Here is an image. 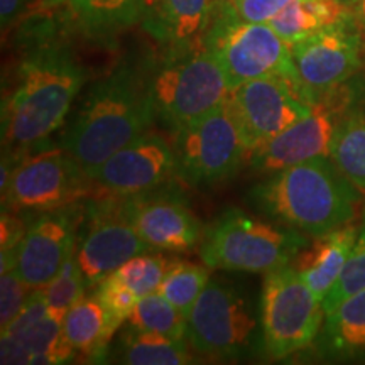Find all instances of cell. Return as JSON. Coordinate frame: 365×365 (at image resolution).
<instances>
[{
    "label": "cell",
    "mask_w": 365,
    "mask_h": 365,
    "mask_svg": "<svg viewBox=\"0 0 365 365\" xmlns=\"http://www.w3.org/2000/svg\"><path fill=\"white\" fill-rule=\"evenodd\" d=\"M85 83V73L73 54L48 44L22 59L2 102V144L22 150L43 143L65 124Z\"/></svg>",
    "instance_id": "cell-1"
},
{
    "label": "cell",
    "mask_w": 365,
    "mask_h": 365,
    "mask_svg": "<svg viewBox=\"0 0 365 365\" xmlns=\"http://www.w3.org/2000/svg\"><path fill=\"white\" fill-rule=\"evenodd\" d=\"M362 190L328 158L294 164L255 185L249 200L264 215L318 237L357 217Z\"/></svg>",
    "instance_id": "cell-2"
},
{
    "label": "cell",
    "mask_w": 365,
    "mask_h": 365,
    "mask_svg": "<svg viewBox=\"0 0 365 365\" xmlns=\"http://www.w3.org/2000/svg\"><path fill=\"white\" fill-rule=\"evenodd\" d=\"M154 117L149 83L130 68H120L88 91L61 145L91 176L118 149L145 134Z\"/></svg>",
    "instance_id": "cell-3"
},
{
    "label": "cell",
    "mask_w": 365,
    "mask_h": 365,
    "mask_svg": "<svg viewBox=\"0 0 365 365\" xmlns=\"http://www.w3.org/2000/svg\"><path fill=\"white\" fill-rule=\"evenodd\" d=\"M304 235L296 228L228 208L205 228L200 259L217 271L267 274L294 261L309 244Z\"/></svg>",
    "instance_id": "cell-4"
},
{
    "label": "cell",
    "mask_w": 365,
    "mask_h": 365,
    "mask_svg": "<svg viewBox=\"0 0 365 365\" xmlns=\"http://www.w3.org/2000/svg\"><path fill=\"white\" fill-rule=\"evenodd\" d=\"M262 346L271 359L298 354L318 339L325 308L293 264L266 274L259 307Z\"/></svg>",
    "instance_id": "cell-5"
},
{
    "label": "cell",
    "mask_w": 365,
    "mask_h": 365,
    "mask_svg": "<svg viewBox=\"0 0 365 365\" xmlns=\"http://www.w3.org/2000/svg\"><path fill=\"white\" fill-rule=\"evenodd\" d=\"M186 340L213 359H240L262 345L252 301L232 282L210 277L186 317Z\"/></svg>",
    "instance_id": "cell-6"
},
{
    "label": "cell",
    "mask_w": 365,
    "mask_h": 365,
    "mask_svg": "<svg viewBox=\"0 0 365 365\" xmlns=\"http://www.w3.org/2000/svg\"><path fill=\"white\" fill-rule=\"evenodd\" d=\"M149 91L156 117L176 132L225 102L230 88L217 56L205 48L164 65Z\"/></svg>",
    "instance_id": "cell-7"
},
{
    "label": "cell",
    "mask_w": 365,
    "mask_h": 365,
    "mask_svg": "<svg viewBox=\"0 0 365 365\" xmlns=\"http://www.w3.org/2000/svg\"><path fill=\"white\" fill-rule=\"evenodd\" d=\"M207 48L217 56L230 90L266 76H286L301 85L291 46L279 38L269 22L218 17Z\"/></svg>",
    "instance_id": "cell-8"
},
{
    "label": "cell",
    "mask_w": 365,
    "mask_h": 365,
    "mask_svg": "<svg viewBox=\"0 0 365 365\" xmlns=\"http://www.w3.org/2000/svg\"><path fill=\"white\" fill-rule=\"evenodd\" d=\"M175 150L180 176L190 185H215L234 176L249 156L227 100L176 130Z\"/></svg>",
    "instance_id": "cell-9"
},
{
    "label": "cell",
    "mask_w": 365,
    "mask_h": 365,
    "mask_svg": "<svg viewBox=\"0 0 365 365\" xmlns=\"http://www.w3.org/2000/svg\"><path fill=\"white\" fill-rule=\"evenodd\" d=\"M93 186L65 149H48L16 164L2 190V202L14 212H49L71 207L88 196Z\"/></svg>",
    "instance_id": "cell-10"
},
{
    "label": "cell",
    "mask_w": 365,
    "mask_h": 365,
    "mask_svg": "<svg viewBox=\"0 0 365 365\" xmlns=\"http://www.w3.org/2000/svg\"><path fill=\"white\" fill-rule=\"evenodd\" d=\"M227 103L249 154L307 117L313 108L303 86L286 76L247 81L228 91Z\"/></svg>",
    "instance_id": "cell-11"
},
{
    "label": "cell",
    "mask_w": 365,
    "mask_h": 365,
    "mask_svg": "<svg viewBox=\"0 0 365 365\" xmlns=\"http://www.w3.org/2000/svg\"><path fill=\"white\" fill-rule=\"evenodd\" d=\"M364 33L354 11L291 46L301 85L312 103L345 85L360 66Z\"/></svg>",
    "instance_id": "cell-12"
},
{
    "label": "cell",
    "mask_w": 365,
    "mask_h": 365,
    "mask_svg": "<svg viewBox=\"0 0 365 365\" xmlns=\"http://www.w3.org/2000/svg\"><path fill=\"white\" fill-rule=\"evenodd\" d=\"M352 91L341 85L317 100L307 117L249 154L254 170L272 175L314 158H330L333 135L352 108Z\"/></svg>",
    "instance_id": "cell-13"
},
{
    "label": "cell",
    "mask_w": 365,
    "mask_h": 365,
    "mask_svg": "<svg viewBox=\"0 0 365 365\" xmlns=\"http://www.w3.org/2000/svg\"><path fill=\"white\" fill-rule=\"evenodd\" d=\"M176 175L180 166L175 148L148 130L112 154L90 178L103 193L124 200L154 193Z\"/></svg>",
    "instance_id": "cell-14"
},
{
    "label": "cell",
    "mask_w": 365,
    "mask_h": 365,
    "mask_svg": "<svg viewBox=\"0 0 365 365\" xmlns=\"http://www.w3.org/2000/svg\"><path fill=\"white\" fill-rule=\"evenodd\" d=\"M81 222L80 208L65 207L43 212L27 227L17 250L16 269L31 291L49 284L65 262L76 252Z\"/></svg>",
    "instance_id": "cell-15"
},
{
    "label": "cell",
    "mask_w": 365,
    "mask_h": 365,
    "mask_svg": "<svg viewBox=\"0 0 365 365\" xmlns=\"http://www.w3.org/2000/svg\"><path fill=\"white\" fill-rule=\"evenodd\" d=\"M149 250L125 220L120 203L100 202L90 207L86 230L76 247V259L88 284L97 286L122 264Z\"/></svg>",
    "instance_id": "cell-16"
},
{
    "label": "cell",
    "mask_w": 365,
    "mask_h": 365,
    "mask_svg": "<svg viewBox=\"0 0 365 365\" xmlns=\"http://www.w3.org/2000/svg\"><path fill=\"white\" fill-rule=\"evenodd\" d=\"M120 210L150 250L185 252L203 239L202 222L176 196H130L120 202Z\"/></svg>",
    "instance_id": "cell-17"
},
{
    "label": "cell",
    "mask_w": 365,
    "mask_h": 365,
    "mask_svg": "<svg viewBox=\"0 0 365 365\" xmlns=\"http://www.w3.org/2000/svg\"><path fill=\"white\" fill-rule=\"evenodd\" d=\"M2 335L19 341L29 354L31 364H65L75 355L63 322L48 312L41 289L31 293L24 308L4 328Z\"/></svg>",
    "instance_id": "cell-18"
},
{
    "label": "cell",
    "mask_w": 365,
    "mask_h": 365,
    "mask_svg": "<svg viewBox=\"0 0 365 365\" xmlns=\"http://www.w3.org/2000/svg\"><path fill=\"white\" fill-rule=\"evenodd\" d=\"M357 235L359 227L349 223L314 237V240L294 257V269L322 301L340 279Z\"/></svg>",
    "instance_id": "cell-19"
},
{
    "label": "cell",
    "mask_w": 365,
    "mask_h": 365,
    "mask_svg": "<svg viewBox=\"0 0 365 365\" xmlns=\"http://www.w3.org/2000/svg\"><path fill=\"white\" fill-rule=\"evenodd\" d=\"M210 0H143V19L154 36L185 44L203 33L210 21Z\"/></svg>",
    "instance_id": "cell-20"
},
{
    "label": "cell",
    "mask_w": 365,
    "mask_h": 365,
    "mask_svg": "<svg viewBox=\"0 0 365 365\" xmlns=\"http://www.w3.org/2000/svg\"><path fill=\"white\" fill-rule=\"evenodd\" d=\"M318 345L328 357L354 359L365 355V287L325 314Z\"/></svg>",
    "instance_id": "cell-21"
},
{
    "label": "cell",
    "mask_w": 365,
    "mask_h": 365,
    "mask_svg": "<svg viewBox=\"0 0 365 365\" xmlns=\"http://www.w3.org/2000/svg\"><path fill=\"white\" fill-rule=\"evenodd\" d=\"M118 327L95 296H83L63 319V330L73 350L85 357H100Z\"/></svg>",
    "instance_id": "cell-22"
},
{
    "label": "cell",
    "mask_w": 365,
    "mask_h": 365,
    "mask_svg": "<svg viewBox=\"0 0 365 365\" xmlns=\"http://www.w3.org/2000/svg\"><path fill=\"white\" fill-rule=\"evenodd\" d=\"M352 11L339 0H291L269 21L287 46L309 38L323 27L335 24Z\"/></svg>",
    "instance_id": "cell-23"
},
{
    "label": "cell",
    "mask_w": 365,
    "mask_h": 365,
    "mask_svg": "<svg viewBox=\"0 0 365 365\" xmlns=\"http://www.w3.org/2000/svg\"><path fill=\"white\" fill-rule=\"evenodd\" d=\"M91 34H112L143 19V0H49Z\"/></svg>",
    "instance_id": "cell-24"
},
{
    "label": "cell",
    "mask_w": 365,
    "mask_h": 365,
    "mask_svg": "<svg viewBox=\"0 0 365 365\" xmlns=\"http://www.w3.org/2000/svg\"><path fill=\"white\" fill-rule=\"evenodd\" d=\"M186 339L132 328L118 341V359L130 365H181L193 360Z\"/></svg>",
    "instance_id": "cell-25"
},
{
    "label": "cell",
    "mask_w": 365,
    "mask_h": 365,
    "mask_svg": "<svg viewBox=\"0 0 365 365\" xmlns=\"http://www.w3.org/2000/svg\"><path fill=\"white\" fill-rule=\"evenodd\" d=\"M330 159L359 190L365 191V112L350 108L345 113L333 135Z\"/></svg>",
    "instance_id": "cell-26"
},
{
    "label": "cell",
    "mask_w": 365,
    "mask_h": 365,
    "mask_svg": "<svg viewBox=\"0 0 365 365\" xmlns=\"http://www.w3.org/2000/svg\"><path fill=\"white\" fill-rule=\"evenodd\" d=\"M208 281L210 267L207 264L171 261L163 284L159 287V293L170 299L185 317H188Z\"/></svg>",
    "instance_id": "cell-27"
},
{
    "label": "cell",
    "mask_w": 365,
    "mask_h": 365,
    "mask_svg": "<svg viewBox=\"0 0 365 365\" xmlns=\"http://www.w3.org/2000/svg\"><path fill=\"white\" fill-rule=\"evenodd\" d=\"M129 323L137 330L163 333L173 339H186V317L159 291L139 298L132 309Z\"/></svg>",
    "instance_id": "cell-28"
},
{
    "label": "cell",
    "mask_w": 365,
    "mask_h": 365,
    "mask_svg": "<svg viewBox=\"0 0 365 365\" xmlns=\"http://www.w3.org/2000/svg\"><path fill=\"white\" fill-rule=\"evenodd\" d=\"M86 284L88 282L75 252L56 274V277L41 289L51 317L63 322L66 313L85 296Z\"/></svg>",
    "instance_id": "cell-29"
},
{
    "label": "cell",
    "mask_w": 365,
    "mask_h": 365,
    "mask_svg": "<svg viewBox=\"0 0 365 365\" xmlns=\"http://www.w3.org/2000/svg\"><path fill=\"white\" fill-rule=\"evenodd\" d=\"M171 261L159 254H139L112 272L137 298L158 293Z\"/></svg>",
    "instance_id": "cell-30"
},
{
    "label": "cell",
    "mask_w": 365,
    "mask_h": 365,
    "mask_svg": "<svg viewBox=\"0 0 365 365\" xmlns=\"http://www.w3.org/2000/svg\"><path fill=\"white\" fill-rule=\"evenodd\" d=\"M365 287V212L362 223L359 227V235L355 240V245L350 252L349 261L345 264L344 272H341L340 279L336 284L331 287L330 293L323 299V308L325 313L330 312L345 298L352 296Z\"/></svg>",
    "instance_id": "cell-31"
},
{
    "label": "cell",
    "mask_w": 365,
    "mask_h": 365,
    "mask_svg": "<svg viewBox=\"0 0 365 365\" xmlns=\"http://www.w3.org/2000/svg\"><path fill=\"white\" fill-rule=\"evenodd\" d=\"M93 296L112 314V318L115 319L118 325H122L125 319H129L132 309H134L135 303L139 301V298L132 293L129 287L122 284L113 274L98 282Z\"/></svg>",
    "instance_id": "cell-32"
},
{
    "label": "cell",
    "mask_w": 365,
    "mask_h": 365,
    "mask_svg": "<svg viewBox=\"0 0 365 365\" xmlns=\"http://www.w3.org/2000/svg\"><path fill=\"white\" fill-rule=\"evenodd\" d=\"M33 291L22 281L16 267L0 272V327L2 330L21 313Z\"/></svg>",
    "instance_id": "cell-33"
},
{
    "label": "cell",
    "mask_w": 365,
    "mask_h": 365,
    "mask_svg": "<svg viewBox=\"0 0 365 365\" xmlns=\"http://www.w3.org/2000/svg\"><path fill=\"white\" fill-rule=\"evenodd\" d=\"M291 0H220V17L242 22H269Z\"/></svg>",
    "instance_id": "cell-34"
},
{
    "label": "cell",
    "mask_w": 365,
    "mask_h": 365,
    "mask_svg": "<svg viewBox=\"0 0 365 365\" xmlns=\"http://www.w3.org/2000/svg\"><path fill=\"white\" fill-rule=\"evenodd\" d=\"M2 239H0V244H2V252H0V272H6L9 269L16 267L17 261V250H19V245L22 239H24L26 230L24 225H22V220L19 217H16L11 210L4 208L2 212Z\"/></svg>",
    "instance_id": "cell-35"
},
{
    "label": "cell",
    "mask_w": 365,
    "mask_h": 365,
    "mask_svg": "<svg viewBox=\"0 0 365 365\" xmlns=\"http://www.w3.org/2000/svg\"><path fill=\"white\" fill-rule=\"evenodd\" d=\"M27 0H0V19H2V29L12 26L24 12Z\"/></svg>",
    "instance_id": "cell-36"
},
{
    "label": "cell",
    "mask_w": 365,
    "mask_h": 365,
    "mask_svg": "<svg viewBox=\"0 0 365 365\" xmlns=\"http://www.w3.org/2000/svg\"><path fill=\"white\" fill-rule=\"evenodd\" d=\"M354 14L357 17L360 27H362V33L365 36V0H357L354 6Z\"/></svg>",
    "instance_id": "cell-37"
},
{
    "label": "cell",
    "mask_w": 365,
    "mask_h": 365,
    "mask_svg": "<svg viewBox=\"0 0 365 365\" xmlns=\"http://www.w3.org/2000/svg\"><path fill=\"white\" fill-rule=\"evenodd\" d=\"M339 2L344 4V6H346V7H352L354 9L355 2H357V0H339Z\"/></svg>",
    "instance_id": "cell-38"
}]
</instances>
